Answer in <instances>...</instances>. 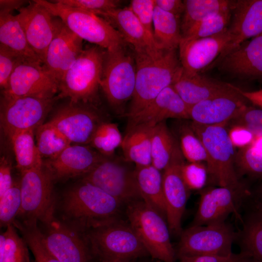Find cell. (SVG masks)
Returning <instances> with one entry per match:
<instances>
[{
	"mask_svg": "<svg viewBox=\"0 0 262 262\" xmlns=\"http://www.w3.org/2000/svg\"><path fill=\"white\" fill-rule=\"evenodd\" d=\"M230 40L228 29L210 37L191 40L182 38L178 49L183 71L189 75L200 73L213 63Z\"/></svg>",
	"mask_w": 262,
	"mask_h": 262,
	"instance_id": "19",
	"label": "cell"
},
{
	"mask_svg": "<svg viewBox=\"0 0 262 262\" xmlns=\"http://www.w3.org/2000/svg\"><path fill=\"white\" fill-rule=\"evenodd\" d=\"M246 253H232L228 256L218 255H204L185 257L179 259V262H241Z\"/></svg>",
	"mask_w": 262,
	"mask_h": 262,
	"instance_id": "50",
	"label": "cell"
},
{
	"mask_svg": "<svg viewBox=\"0 0 262 262\" xmlns=\"http://www.w3.org/2000/svg\"><path fill=\"white\" fill-rule=\"evenodd\" d=\"M123 140L117 124L103 121L96 130L89 145L102 155L112 157Z\"/></svg>",
	"mask_w": 262,
	"mask_h": 262,
	"instance_id": "40",
	"label": "cell"
},
{
	"mask_svg": "<svg viewBox=\"0 0 262 262\" xmlns=\"http://www.w3.org/2000/svg\"><path fill=\"white\" fill-rule=\"evenodd\" d=\"M189 109L172 85H170L140 111L128 118L126 131L139 125L154 127L168 118L189 119Z\"/></svg>",
	"mask_w": 262,
	"mask_h": 262,
	"instance_id": "23",
	"label": "cell"
},
{
	"mask_svg": "<svg viewBox=\"0 0 262 262\" xmlns=\"http://www.w3.org/2000/svg\"><path fill=\"white\" fill-rule=\"evenodd\" d=\"M59 206L60 219L82 233L120 219L125 207L101 189L82 180L64 193Z\"/></svg>",
	"mask_w": 262,
	"mask_h": 262,
	"instance_id": "1",
	"label": "cell"
},
{
	"mask_svg": "<svg viewBox=\"0 0 262 262\" xmlns=\"http://www.w3.org/2000/svg\"><path fill=\"white\" fill-rule=\"evenodd\" d=\"M185 159L180 147L163 171V184L166 209V219L170 233L180 236L181 219L190 191L181 174Z\"/></svg>",
	"mask_w": 262,
	"mask_h": 262,
	"instance_id": "16",
	"label": "cell"
},
{
	"mask_svg": "<svg viewBox=\"0 0 262 262\" xmlns=\"http://www.w3.org/2000/svg\"><path fill=\"white\" fill-rule=\"evenodd\" d=\"M238 233L224 222L190 226L182 231L176 250L179 259L204 255L228 256L232 253Z\"/></svg>",
	"mask_w": 262,
	"mask_h": 262,
	"instance_id": "11",
	"label": "cell"
},
{
	"mask_svg": "<svg viewBox=\"0 0 262 262\" xmlns=\"http://www.w3.org/2000/svg\"><path fill=\"white\" fill-rule=\"evenodd\" d=\"M172 86L189 107L203 100L231 91L233 84L201 75H189L182 68L177 75Z\"/></svg>",
	"mask_w": 262,
	"mask_h": 262,
	"instance_id": "26",
	"label": "cell"
},
{
	"mask_svg": "<svg viewBox=\"0 0 262 262\" xmlns=\"http://www.w3.org/2000/svg\"><path fill=\"white\" fill-rule=\"evenodd\" d=\"M105 50L98 46L83 49L58 83L59 98L71 102L89 103L100 87Z\"/></svg>",
	"mask_w": 262,
	"mask_h": 262,
	"instance_id": "5",
	"label": "cell"
},
{
	"mask_svg": "<svg viewBox=\"0 0 262 262\" xmlns=\"http://www.w3.org/2000/svg\"><path fill=\"white\" fill-rule=\"evenodd\" d=\"M242 228L238 233L243 252L262 262V210L245 204Z\"/></svg>",
	"mask_w": 262,
	"mask_h": 262,
	"instance_id": "31",
	"label": "cell"
},
{
	"mask_svg": "<svg viewBox=\"0 0 262 262\" xmlns=\"http://www.w3.org/2000/svg\"><path fill=\"white\" fill-rule=\"evenodd\" d=\"M13 225L0 235V262H30L28 245Z\"/></svg>",
	"mask_w": 262,
	"mask_h": 262,
	"instance_id": "38",
	"label": "cell"
},
{
	"mask_svg": "<svg viewBox=\"0 0 262 262\" xmlns=\"http://www.w3.org/2000/svg\"><path fill=\"white\" fill-rule=\"evenodd\" d=\"M56 97L2 96L0 127L10 139L16 133L34 130L42 125L51 109Z\"/></svg>",
	"mask_w": 262,
	"mask_h": 262,
	"instance_id": "12",
	"label": "cell"
},
{
	"mask_svg": "<svg viewBox=\"0 0 262 262\" xmlns=\"http://www.w3.org/2000/svg\"><path fill=\"white\" fill-rule=\"evenodd\" d=\"M37 224L45 246L60 262H91L93 257L84 234L56 217L55 205Z\"/></svg>",
	"mask_w": 262,
	"mask_h": 262,
	"instance_id": "8",
	"label": "cell"
},
{
	"mask_svg": "<svg viewBox=\"0 0 262 262\" xmlns=\"http://www.w3.org/2000/svg\"><path fill=\"white\" fill-rule=\"evenodd\" d=\"M21 205L20 181L14 182L12 186L0 197V227L13 225Z\"/></svg>",
	"mask_w": 262,
	"mask_h": 262,
	"instance_id": "43",
	"label": "cell"
},
{
	"mask_svg": "<svg viewBox=\"0 0 262 262\" xmlns=\"http://www.w3.org/2000/svg\"><path fill=\"white\" fill-rule=\"evenodd\" d=\"M152 128L139 125L126 131L121 146L126 160L137 166L151 164Z\"/></svg>",
	"mask_w": 262,
	"mask_h": 262,
	"instance_id": "28",
	"label": "cell"
},
{
	"mask_svg": "<svg viewBox=\"0 0 262 262\" xmlns=\"http://www.w3.org/2000/svg\"><path fill=\"white\" fill-rule=\"evenodd\" d=\"M250 188L210 186L201 189L197 210L191 226L224 222L231 214L241 222L239 210L244 205Z\"/></svg>",
	"mask_w": 262,
	"mask_h": 262,
	"instance_id": "14",
	"label": "cell"
},
{
	"mask_svg": "<svg viewBox=\"0 0 262 262\" xmlns=\"http://www.w3.org/2000/svg\"><path fill=\"white\" fill-rule=\"evenodd\" d=\"M34 130H27L14 134L11 138L16 167L21 173L42 167L44 161L34 141Z\"/></svg>",
	"mask_w": 262,
	"mask_h": 262,
	"instance_id": "35",
	"label": "cell"
},
{
	"mask_svg": "<svg viewBox=\"0 0 262 262\" xmlns=\"http://www.w3.org/2000/svg\"><path fill=\"white\" fill-rule=\"evenodd\" d=\"M0 44L25 60L42 63L30 47L17 15L0 10Z\"/></svg>",
	"mask_w": 262,
	"mask_h": 262,
	"instance_id": "30",
	"label": "cell"
},
{
	"mask_svg": "<svg viewBox=\"0 0 262 262\" xmlns=\"http://www.w3.org/2000/svg\"><path fill=\"white\" fill-rule=\"evenodd\" d=\"M239 91L249 102L262 109V89L245 91L239 88Z\"/></svg>",
	"mask_w": 262,
	"mask_h": 262,
	"instance_id": "54",
	"label": "cell"
},
{
	"mask_svg": "<svg viewBox=\"0 0 262 262\" xmlns=\"http://www.w3.org/2000/svg\"><path fill=\"white\" fill-rule=\"evenodd\" d=\"M153 38L155 46L158 49H178L182 39L180 18L155 5Z\"/></svg>",
	"mask_w": 262,
	"mask_h": 262,
	"instance_id": "33",
	"label": "cell"
},
{
	"mask_svg": "<svg viewBox=\"0 0 262 262\" xmlns=\"http://www.w3.org/2000/svg\"><path fill=\"white\" fill-rule=\"evenodd\" d=\"M249 101L235 86L231 91L200 101L190 107V119L204 125H228Z\"/></svg>",
	"mask_w": 262,
	"mask_h": 262,
	"instance_id": "21",
	"label": "cell"
},
{
	"mask_svg": "<svg viewBox=\"0 0 262 262\" xmlns=\"http://www.w3.org/2000/svg\"><path fill=\"white\" fill-rule=\"evenodd\" d=\"M104 157L90 145L71 144L56 158L44 161V165L54 181L64 180L82 177Z\"/></svg>",
	"mask_w": 262,
	"mask_h": 262,
	"instance_id": "24",
	"label": "cell"
},
{
	"mask_svg": "<svg viewBox=\"0 0 262 262\" xmlns=\"http://www.w3.org/2000/svg\"><path fill=\"white\" fill-rule=\"evenodd\" d=\"M228 132L234 147L240 149L252 146L256 136L249 130L240 125H230Z\"/></svg>",
	"mask_w": 262,
	"mask_h": 262,
	"instance_id": "49",
	"label": "cell"
},
{
	"mask_svg": "<svg viewBox=\"0 0 262 262\" xmlns=\"http://www.w3.org/2000/svg\"><path fill=\"white\" fill-rule=\"evenodd\" d=\"M19 181L21 205L16 221L37 223L55 205L54 180L43 164L21 173Z\"/></svg>",
	"mask_w": 262,
	"mask_h": 262,
	"instance_id": "13",
	"label": "cell"
},
{
	"mask_svg": "<svg viewBox=\"0 0 262 262\" xmlns=\"http://www.w3.org/2000/svg\"><path fill=\"white\" fill-rule=\"evenodd\" d=\"M172 132L180 149L188 162H206V153L203 145L193 129L191 122L180 121Z\"/></svg>",
	"mask_w": 262,
	"mask_h": 262,
	"instance_id": "36",
	"label": "cell"
},
{
	"mask_svg": "<svg viewBox=\"0 0 262 262\" xmlns=\"http://www.w3.org/2000/svg\"><path fill=\"white\" fill-rule=\"evenodd\" d=\"M228 31L230 42L210 68L244 42L262 33V0H235Z\"/></svg>",
	"mask_w": 262,
	"mask_h": 262,
	"instance_id": "20",
	"label": "cell"
},
{
	"mask_svg": "<svg viewBox=\"0 0 262 262\" xmlns=\"http://www.w3.org/2000/svg\"><path fill=\"white\" fill-rule=\"evenodd\" d=\"M24 59L7 47L0 44V86L5 90L16 66Z\"/></svg>",
	"mask_w": 262,
	"mask_h": 262,
	"instance_id": "48",
	"label": "cell"
},
{
	"mask_svg": "<svg viewBox=\"0 0 262 262\" xmlns=\"http://www.w3.org/2000/svg\"><path fill=\"white\" fill-rule=\"evenodd\" d=\"M150 262L145 261V262Z\"/></svg>",
	"mask_w": 262,
	"mask_h": 262,
	"instance_id": "58",
	"label": "cell"
},
{
	"mask_svg": "<svg viewBox=\"0 0 262 262\" xmlns=\"http://www.w3.org/2000/svg\"><path fill=\"white\" fill-rule=\"evenodd\" d=\"M179 147L177 139L165 121L155 126L151 133V164L163 171Z\"/></svg>",
	"mask_w": 262,
	"mask_h": 262,
	"instance_id": "34",
	"label": "cell"
},
{
	"mask_svg": "<svg viewBox=\"0 0 262 262\" xmlns=\"http://www.w3.org/2000/svg\"><path fill=\"white\" fill-rule=\"evenodd\" d=\"M237 175L255 183L262 180V148L250 146L237 150L235 159Z\"/></svg>",
	"mask_w": 262,
	"mask_h": 262,
	"instance_id": "39",
	"label": "cell"
},
{
	"mask_svg": "<svg viewBox=\"0 0 262 262\" xmlns=\"http://www.w3.org/2000/svg\"><path fill=\"white\" fill-rule=\"evenodd\" d=\"M83 40L62 21L49 46L43 64L59 83L83 50Z\"/></svg>",
	"mask_w": 262,
	"mask_h": 262,
	"instance_id": "25",
	"label": "cell"
},
{
	"mask_svg": "<svg viewBox=\"0 0 262 262\" xmlns=\"http://www.w3.org/2000/svg\"><path fill=\"white\" fill-rule=\"evenodd\" d=\"M156 262H160V261H157Z\"/></svg>",
	"mask_w": 262,
	"mask_h": 262,
	"instance_id": "59",
	"label": "cell"
},
{
	"mask_svg": "<svg viewBox=\"0 0 262 262\" xmlns=\"http://www.w3.org/2000/svg\"><path fill=\"white\" fill-rule=\"evenodd\" d=\"M124 157H104L82 180L101 189L125 206L142 199L136 179L135 165Z\"/></svg>",
	"mask_w": 262,
	"mask_h": 262,
	"instance_id": "9",
	"label": "cell"
},
{
	"mask_svg": "<svg viewBox=\"0 0 262 262\" xmlns=\"http://www.w3.org/2000/svg\"><path fill=\"white\" fill-rule=\"evenodd\" d=\"M96 15L115 28L134 50L158 49L152 45L138 18L129 6L100 12Z\"/></svg>",
	"mask_w": 262,
	"mask_h": 262,
	"instance_id": "27",
	"label": "cell"
},
{
	"mask_svg": "<svg viewBox=\"0 0 262 262\" xmlns=\"http://www.w3.org/2000/svg\"><path fill=\"white\" fill-rule=\"evenodd\" d=\"M53 16L59 17L82 40L109 50L126 42L121 34L103 17L92 13L56 2L34 0Z\"/></svg>",
	"mask_w": 262,
	"mask_h": 262,
	"instance_id": "6",
	"label": "cell"
},
{
	"mask_svg": "<svg viewBox=\"0 0 262 262\" xmlns=\"http://www.w3.org/2000/svg\"><path fill=\"white\" fill-rule=\"evenodd\" d=\"M155 5L163 11L180 18L184 10L183 0H154Z\"/></svg>",
	"mask_w": 262,
	"mask_h": 262,
	"instance_id": "52",
	"label": "cell"
},
{
	"mask_svg": "<svg viewBox=\"0 0 262 262\" xmlns=\"http://www.w3.org/2000/svg\"><path fill=\"white\" fill-rule=\"evenodd\" d=\"M125 213L127 222L152 259L161 262H174L176 250L164 217L143 199L127 204Z\"/></svg>",
	"mask_w": 262,
	"mask_h": 262,
	"instance_id": "4",
	"label": "cell"
},
{
	"mask_svg": "<svg viewBox=\"0 0 262 262\" xmlns=\"http://www.w3.org/2000/svg\"><path fill=\"white\" fill-rule=\"evenodd\" d=\"M246 128L255 136L262 135V109L247 104L228 124Z\"/></svg>",
	"mask_w": 262,
	"mask_h": 262,
	"instance_id": "46",
	"label": "cell"
},
{
	"mask_svg": "<svg viewBox=\"0 0 262 262\" xmlns=\"http://www.w3.org/2000/svg\"><path fill=\"white\" fill-rule=\"evenodd\" d=\"M135 260L131 259H98L96 262H134Z\"/></svg>",
	"mask_w": 262,
	"mask_h": 262,
	"instance_id": "56",
	"label": "cell"
},
{
	"mask_svg": "<svg viewBox=\"0 0 262 262\" xmlns=\"http://www.w3.org/2000/svg\"><path fill=\"white\" fill-rule=\"evenodd\" d=\"M129 7L138 18L152 45L156 48L153 38L154 0H132Z\"/></svg>",
	"mask_w": 262,
	"mask_h": 262,
	"instance_id": "44",
	"label": "cell"
},
{
	"mask_svg": "<svg viewBox=\"0 0 262 262\" xmlns=\"http://www.w3.org/2000/svg\"><path fill=\"white\" fill-rule=\"evenodd\" d=\"M181 174L190 190L203 189L208 177L207 165L204 162H185L181 167Z\"/></svg>",
	"mask_w": 262,
	"mask_h": 262,
	"instance_id": "45",
	"label": "cell"
},
{
	"mask_svg": "<svg viewBox=\"0 0 262 262\" xmlns=\"http://www.w3.org/2000/svg\"><path fill=\"white\" fill-rule=\"evenodd\" d=\"M92 257L136 260L149 255L128 222L120 219L83 233Z\"/></svg>",
	"mask_w": 262,
	"mask_h": 262,
	"instance_id": "7",
	"label": "cell"
},
{
	"mask_svg": "<svg viewBox=\"0 0 262 262\" xmlns=\"http://www.w3.org/2000/svg\"><path fill=\"white\" fill-rule=\"evenodd\" d=\"M58 82L41 62L24 59L16 67L2 96L54 97Z\"/></svg>",
	"mask_w": 262,
	"mask_h": 262,
	"instance_id": "17",
	"label": "cell"
},
{
	"mask_svg": "<svg viewBox=\"0 0 262 262\" xmlns=\"http://www.w3.org/2000/svg\"><path fill=\"white\" fill-rule=\"evenodd\" d=\"M206 153L208 176L217 186L242 189L250 187L240 180L235 168L237 152L230 139L228 125H204L191 122Z\"/></svg>",
	"mask_w": 262,
	"mask_h": 262,
	"instance_id": "3",
	"label": "cell"
},
{
	"mask_svg": "<svg viewBox=\"0 0 262 262\" xmlns=\"http://www.w3.org/2000/svg\"><path fill=\"white\" fill-rule=\"evenodd\" d=\"M241 262H261L258 260L249 256L246 253Z\"/></svg>",
	"mask_w": 262,
	"mask_h": 262,
	"instance_id": "57",
	"label": "cell"
},
{
	"mask_svg": "<svg viewBox=\"0 0 262 262\" xmlns=\"http://www.w3.org/2000/svg\"><path fill=\"white\" fill-rule=\"evenodd\" d=\"M215 66L241 80L262 82V33L241 44Z\"/></svg>",
	"mask_w": 262,
	"mask_h": 262,
	"instance_id": "22",
	"label": "cell"
},
{
	"mask_svg": "<svg viewBox=\"0 0 262 262\" xmlns=\"http://www.w3.org/2000/svg\"><path fill=\"white\" fill-rule=\"evenodd\" d=\"M13 225L21 232L22 237L33 255L35 262H60L45 246L37 222L28 224L15 221Z\"/></svg>",
	"mask_w": 262,
	"mask_h": 262,
	"instance_id": "42",
	"label": "cell"
},
{
	"mask_svg": "<svg viewBox=\"0 0 262 262\" xmlns=\"http://www.w3.org/2000/svg\"><path fill=\"white\" fill-rule=\"evenodd\" d=\"M53 1L96 15L100 12L118 8L122 2L118 0H56Z\"/></svg>",
	"mask_w": 262,
	"mask_h": 262,
	"instance_id": "47",
	"label": "cell"
},
{
	"mask_svg": "<svg viewBox=\"0 0 262 262\" xmlns=\"http://www.w3.org/2000/svg\"><path fill=\"white\" fill-rule=\"evenodd\" d=\"M102 121L98 112L88 103L69 101L59 107L48 122L71 144L89 145Z\"/></svg>",
	"mask_w": 262,
	"mask_h": 262,
	"instance_id": "15",
	"label": "cell"
},
{
	"mask_svg": "<svg viewBox=\"0 0 262 262\" xmlns=\"http://www.w3.org/2000/svg\"><path fill=\"white\" fill-rule=\"evenodd\" d=\"M11 164L4 157L0 161V197L13 185Z\"/></svg>",
	"mask_w": 262,
	"mask_h": 262,
	"instance_id": "51",
	"label": "cell"
},
{
	"mask_svg": "<svg viewBox=\"0 0 262 262\" xmlns=\"http://www.w3.org/2000/svg\"><path fill=\"white\" fill-rule=\"evenodd\" d=\"M18 11L16 15L28 42L43 63L48 48L59 31L62 21L55 19V16L34 0Z\"/></svg>",
	"mask_w": 262,
	"mask_h": 262,
	"instance_id": "18",
	"label": "cell"
},
{
	"mask_svg": "<svg viewBox=\"0 0 262 262\" xmlns=\"http://www.w3.org/2000/svg\"><path fill=\"white\" fill-rule=\"evenodd\" d=\"M184 10L180 20L182 37L195 25L217 13L232 10L235 0H185Z\"/></svg>",
	"mask_w": 262,
	"mask_h": 262,
	"instance_id": "32",
	"label": "cell"
},
{
	"mask_svg": "<svg viewBox=\"0 0 262 262\" xmlns=\"http://www.w3.org/2000/svg\"><path fill=\"white\" fill-rule=\"evenodd\" d=\"M177 49L134 50L135 90L128 118L135 115L171 85L182 68Z\"/></svg>",
	"mask_w": 262,
	"mask_h": 262,
	"instance_id": "2",
	"label": "cell"
},
{
	"mask_svg": "<svg viewBox=\"0 0 262 262\" xmlns=\"http://www.w3.org/2000/svg\"><path fill=\"white\" fill-rule=\"evenodd\" d=\"M246 204L262 210V180L251 186Z\"/></svg>",
	"mask_w": 262,
	"mask_h": 262,
	"instance_id": "53",
	"label": "cell"
},
{
	"mask_svg": "<svg viewBox=\"0 0 262 262\" xmlns=\"http://www.w3.org/2000/svg\"><path fill=\"white\" fill-rule=\"evenodd\" d=\"M36 145L42 158L53 159L65 148L70 142L48 122L38 127L36 130Z\"/></svg>",
	"mask_w": 262,
	"mask_h": 262,
	"instance_id": "37",
	"label": "cell"
},
{
	"mask_svg": "<svg viewBox=\"0 0 262 262\" xmlns=\"http://www.w3.org/2000/svg\"><path fill=\"white\" fill-rule=\"evenodd\" d=\"M232 10L217 13L206 18L192 27L182 38L196 39L222 33L228 29L229 24Z\"/></svg>",
	"mask_w": 262,
	"mask_h": 262,
	"instance_id": "41",
	"label": "cell"
},
{
	"mask_svg": "<svg viewBox=\"0 0 262 262\" xmlns=\"http://www.w3.org/2000/svg\"><path fill=\"white\" fill-rule=\"evenodd\" d=\"M135 173L142 199L166 218L163 172L151 164L135 166Z\"/></svg>",
	"mask_w": 262,
	"mask_h": 262,
	"instance_id": "29",
	"label": "cell"
},
{
	"mask_svg": "<svg viewBox=\"0 0 262 262\" xmlns=\"http://www.w3.org/2000/svg\"><path fill=\"white\" fill-rule=\"evenodd\" d=\"M26 2V0H0V10L11 13L24 7Z\"/></svg>",
	"mask_w": 262,
	"mask_h": 262,
	"instance_id": "55",
	"label": "cell"
},
{
	"mask_svg": "<svg viewBox=\"0 0 262 262\" xmlns=\"http://www.w3.org/2000/svg\"><path fill=\"white\" fill-rule=\"evenodd\" d=\"M124 45L105 50L100 83L107 101L116 109L131 99L135 87L134 55L127 51Z\"/></svg>",
	"mask_w": 262,
	"mask_h": 262,
	"instance_id": "10",
	"label": "cell"
}]
</instances>
